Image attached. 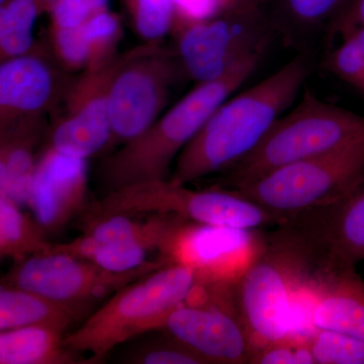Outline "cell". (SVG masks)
Masks as SVG:
<instances>
[{"label":"cell","instance_id":"33","mask_svg":"<svg viewBox=\"0 0 364 364\" xmlns=\"http://www.w3.org/2000/svg\"><path fill=\"white\" fill-rule=\"evenodd\" d=\"M57 0H40L41 4L44 7L45 13H49L50 9L53 6V4L56 2Z\"/></svg>","mask_w":364,"mask_h":364},{"label":"cell","instance_id":"11","mask_svg":"<svg viewBox=\"0 0 364 364\" xmlns=\"http://www.w3.org/2000/svg\"><path fill=\"white\" fill-rule=\"evenodd\" d=\"M131 50L111 61L80 72L67 91L47 145L63 154L83 159L97 154L112 142L109 97L117 72L130 57Z\"/></svg>","mask_w":364,"mask_h":364},{"label":"cell","instance_id":"3","mask_svg":"<svg viewBox=\"0 0 364 364\" xmlns=\"http://www.w3.org/2000/svg\"><path fill=\"white\" fill-rule=\"evenodd\" d=\"M264 53L249 55L221 77L196 83L147 130L105 156L97 168L105 193L132 184L169 179L181 151L215 109L252 75Z\"/></svg>","mask_w":364,"mask_h":364},{"label":"cell","instance_id":"6","mask_svg":"<svg viewBox=\"0 0 364 364\" xmlns=\"http://www.w3.org/2000/svg\"><path fill=\"white\" fill-rule=\"evenodd\" d=\"M364 177V139L291 163L228 191L267 210L280 226L336 203Z\"/></svg>","mask_w":364,"mask_h":364},{"label":"cell","instance_id":"27","mask_svg":"<svg viewBox=\"0 0 364 364\" xmlns=\"http://www.w3.org/2000/svg\"><path fill=\"white\" fill-rule=\"evenodd\" d=\"M340 43L328 58V70L364 95V59L350 35L339 36Z\"/></svg>","mask_w":364,"mask_h":364},{"label":"cell","instance_id":"2","mask_svg":"<svg viewBox=\"0 0 364 364\" xmlns=\"http://www.w3.org/2000/svg\"><path fill=\"white\" fill-rule=\"evenodd\" d=\"M325 263L312 239L296 225L287 223L261 237L234 287L237 312L252 352L294 338L296 310Z\"/></svg>","mask_w":364,"mask_h":364},{"label":"cell","instance_id":"21","mask_svg":"<svg viewBox=\"0 0 364 364\" xmlns=\"http://www.w3.org/2000/svg\"><path fill=\"white\" fill-rule=\"evenodd\" d=\"M18 205L11 198L0 196V256L14 263L48 253L52 246L42 225L23 214Z\"/></svg>","mask_w":364,"mask_h":364},{"label":"cell","instance_id":"24","mask_svg":"<svg viewBox=\"0 0 364 364\" xmlns=\"http://www.w3.org/2000/svg\"><path fill=\"white\" fill-rule=\"evenodd\" d=\"M79 32L87 53V69L104 65L119 55L117 48L123 37V23L117 14H98L79 26Z\"/></svg>","mask_w":364,"mask_h":364},{"label":"cell","instance_id":"32","mask_svg":"<svg viewBox=\"0 0 364 364\" xmlns=\"http://www.w3.org/2000/svg\"><path fill=\"white\" fill-rule=\"evenodd\" d=\"M342 35H350L354 38V40H355L356 44H358L359 50H360L364 59V26H363V28H352V30L340 33L338 36Z\"/></svg>","mask_w":364,"mask_h":364},{"label":"cell","instance_id":"22","mask_svg":"<svg viewBox=\"0 0 364 364\" xmlns=\"http://www.w3.org/2000/svg\"><path fill=\"white\" fill-rule=\"evenodd\" d=\"M44 13L40 0H7L0 6V62L40 49L33 31Z\"/></svg>","mask_w":364,"mask_h":364},{"label":"cell","instance_id":"25","mask_svg":"<svg viewBox=\"0 0 364 364\" xmlns=\"http://www.w3.org/2000/svg\"><path fill=\"white\" fill-rule=\"evenodd\" d=\"M134 30L145 42H161L172 32L173 0H124Z\"/></svg>","mask_w":364,"mask_h":364},{"label":"cell","instance_id":"20","mask_svg":"<svg viewBox=\"0 0 364 364\" xmlns=\"http://www.w3.org/2000/svg\"><path fill=\"white\" fill-rule=\"evenodd\" d=\"M64 332L42 326L0 332V364L83 363L64 345Z\"/></svg>","mask_w":364,"mask_h":364},{"label":"cell","instance_id":"9","mask_svg":"<svg viewBox=\"0 0 364 364\" xmlns=\"http://www.w3.org/2000/svg\"><path fill=\"white\" fill-rule=\"evenodd\" d=\"M181 76L186 73L176 51L163 47L161 42L133 48L109 90L112 142H128L154 124Z\"/></svg>","mask_w":364,"mask_h":364},{"label":"cell","instance_id":"18","mask_svg":"<svg viewBox=\"0 0 364 364\" xmlns=\"http://www.w3.org/2000/svg\"><path fill=\"white\" fill-rule=\"evenodd\" d=\"M50 127L45 117L26 119L0 130V196L18 205L28 203L36 167L48 140Z\"/></svg>","mask_w":364,"mask_h":364},{"label":"cell","instance_id":"4","mask_svg":"<svg viewBox=\"0 0 364 364\" xmlns=\"http://www.w3.org/2000/svg\"><path fill=\"white\" fill-rule=\"evenodd\" d=\"M196 284L193 267L165 265L112 294L77 329L65 335L64 345L77 353L92 354L93 360H102L117 345L164 329L170 315L186 303Z\"/></svg>","mask_w":364,"mask_h":364},{"label":"cell","instance_id":"10","mask_svg":"<svg viewBox=\"0 0 364 364\" xmlns=\"http://www.w3.org/2000/svg\"><path fill=\"white\" fill-rule=\"evenodd\" d=\"M167 264L168 261L159 257L134 269L117 272L66 254H38L16 263L2 284L28 289L86 314L92 304Z\"/></svg>","mask_w":364,"mask_h":364},{"label":"cell","instance_id":"1","mask_svg":"<svg viewBox=\"0 0 364 364\" xmlns=\"http://www.w3.org/2000/svg\"><path fill=\"white\" fill-rule=\"evenodd\" d=\"M311 71L310 56L299 54L257 85L225 100L181 151L170 181L188 186L222 173L245 157L293 107Z\"/></svg>","mask_w":364,"mask_h":364},{"label":"cell","instance_id":"28","mask_svg":"<svg viewBox=\"0 0 364 364\" xmlns=\"http://www.w3.org/2000/svg\"><path fill=\"white\" fill-rule=\"evenodd\" d=\"M109 11V0H57L50 14V30H71Z\"/></svg>","mask_w":364,"mask_h":364},{"label":"cell","instance_id":"19","mask_svg":"<svg viewBox=\"0 0 364 364\" xmlns=\"http://www.w3.org/2000/svg\"><path fill=\"white\" fill-rule=\"evenodd\" d=\"M85 314L39 294L1 284L0 332L42 326L65 333Z\"/></svg>","mask_w":364,"mask_h":364},{"label":"cell","instance_id":"36","mask_svg":"<svg viewBox=\"0 0 364 364\" xmlns=\"http://www.w3.org/2000/svg\"><path fill=\"white\" fill-rule=\"evenodd\" d=\"M363 97H364V95H363Z\"/></svg>","mask_w":364,"mask_h":364},{"label":"cell","instance_id":"17","mask_svg":"<svg viewBox=\"0 0 364 364\" xmlns=\"http://www.w3.org/2000/svg\"><path fill=\"white\" fill-rule=\"evenodd\" d=\"M289 223L308 234L326 262L356 267L364 260V177L336 203Z\"/></svg>","mask_w":364,"mask_h":364},{"label":"cell","instance_id":"7","mask_svg":"<svg viewBox=\"0 0 364 364\" xmlns=\"http://www.w3.org/2000/svg\"><path fill=\"white\" fill-rule=\"evenodd\" d=\"M95 217L172 215L208 226L257 231L280 222L255 203L228 189L193 191L166 179L132 184L105 193L83 210Z\"/></svg>","mask_w":364,"mask_h":364},{"label":"cell","instance_id":"30","mask_svg":"<svg viewBox=\"0 0 364 364\" xmlns=\"http://www.w3.org/2000/svg\"><path fill=\"white\" fill-rule=\"evenodd\" d=\"M315 364L306 338H287L256 349L249 364Z\"/></svg>","mask_w":364,"mask_h":364},{"label":"cell","instance_id":"12","mask_svg":"<svg viewBox=\"0 0 364 364\" xmlns=\"http://www.w3.org/2000/svg\"><path fill=\"white\" fill-rule=\"evenodd\" d=\"M254 231L208 226L181 219L163 242L160 257L188 265L196 273V284H236L260 243Z\"/></svg>","mask_w":364,"mask_h":364},{"label":"cell","instance_id":"14","mask_svg":"<svg viewBox=\"0 0 364 364\" xmlns=\"http://www.w3.org/2000/svg\"><path fill=\"white\" fill-rule=\"evenodd\" d=\"M164 329L208 364L249 363L252 348L236 306L186 301L170 315Z\"/></svg>","mask_w":364,"mask_h":364},{"label":"cell","instance_id":"5","mask_svg":"<svg viewBox=\"0 0 364 364\" xmlns=\"http://www.w3.org/2000/svg\"><path fill=\"white\" fill-rule=\"evenodd\" d=\"M363 139V114L324 102L306 90L298 104L273 124L249 154L220 173V186L233 188L280 167Z\"/></svg>","mask_w":364,"mask_h":364},{"label":"cell","instance_id":"34","mask_svg":"<svg viewBox=\"0 0 364 364\" xmlns=\"http://www.w3.org/2000/svg\"><path fill=\"white\" fill-rule=\"evenodd\" d=\"M223 4H224V9L225 7L234 6V4H238V2H240L241 0H222Z\"/></svg>","mask_w":364,"mask_h":364},{"label":"cell","instance_id":"31","mask_svg":"<svg viewBox=\"0 0 364 364\" xmlns=\"http://www.w3.org/2000/svg\"><path fill=\"white\" fill-rule=\"evenodd\" d=\"M364 26V0H351L329 30L330 35L338 36L355 28Z\"/></svg>","mask_w":364,"mask_h":364},{"label":"cell","instance_id":"13","mask_svg":"<svg viewBox=\"0 0 364 364\" xmlns=\"http://www.w3.org/2000/svg\"><path fill=\"white\" fill-rule=\"evenodd\" d=\"M49 51L41 47L0 64V130L59 109L74 78L62 75Z\"/></svg>","mask_w":364,"mask_h":364},{"label":"cell","instance_id":"26","mask_svg":"<svg viewBox=\"0 0 364 364\" xmlns=\"http://www.w3.org/2000/svg\"><path fill=\"white\" fill-rule=\"evenodd\" d=\"M306 339L315 364H364V340L320 329Z\"/></svg>","mask_w":364,"mask_h":364},{"label":"cell","instance_id":"15","mask_svg":"<svg viewBox=\"0 0 364 364\" xmlns=\"http://www.w3.org/2000/svg\"><path fill=\"white\" fill-rule=\"evenodd\" d=\"M87 159L60 153L47 145L41 154L28 205L47 232L59 229L87 207Z\"/></svg>","mask_w":364,"mask_h":364},{"label":"cell","instance_id":"35","mask_svg":"<svg viewBox=\"0 0 364 364\" xmlns=\"http://www.w3.org/2000/svg\"><path fill=\"white\" fill-rule=\"evenodd\" d=\"M7 0H0V6H1V4H4V2H6Z\"/></svg>","mask_w":364,"mask_h":364},{"label":"cell","instance_id":"29","mask_svg":"<svg viewBox=\"0 0 364 364\" xmlns=\"http://www.w3.org/2000/svg\"><path fill=\"white\" fill-rule=\"evenodd\" d=\"M170 335V334H169ZM127 363L136 364H208L207 359L196 353L173 336L156 344L139 349Z\"/></svg>","mask_w":364,"mask_h":364},{"label":"cell","instance_id":"8","mask_svg":"<svg viewBox=\"0 0 364 364\" xmlns=\"http://www.w3.org/2000/svg\"><path fill=\"white\" fill-rule=\"evenodd\" d=\"M268 31L260 0H242L207 18L176 23L174 51L186 76L205 82L249 55L267 51Z\"/></svg>","mask_w":364,"mask_h":364},{"label":"cell","instance_id":"16","mask_svg":"<svg viewBox=\"0 0 364 364\" xmlns=\"http://www.w3.org/2000/svg\"><path fill=\"white\" fill-rule=\"evenodd\" d=\"M304 303L309 335L317 329L331 330L364 340V280L356 267L326 263L299 306Z\"/></svg>","mask_w":364,"mask_h":364},{"label":"cell","instance_id":"23","mask_svg":"<svg viewBox=\"0 0 364 364\" xmlns=\"http://www.w3.org/2000/svg\"><path fill=\"white\" fill-rule=\"evenodd\" d=\"M351 0H272L274 20L289 36L328 31Z\"/></svg>","mask_w":364,"mask_h":364}]
</instances>
